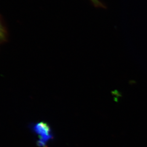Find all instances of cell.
Returning a JSON list of instances; mask_svg holds the SVG:
<instances>
[{"label": "cell", "instance_id": "cell-1", "mask_svg": "<svg viewBox=\"0 0 147 147\" xmlns=\"http://www.w3.org/2000/svg\"><path fill=\"white\" fill-rule=\"evenodd\" d=\"M33 131L38 136L37 145L40 147H47L49 141L53 137L50 126L45 122H38L33 126Z\"/></svg>", "mask_w": 147, "mask_h": 147}, {"label": "cell", "instance_id": "cell-2", "mask_svg": "<svg viewBox=\"0 0 147 147\" xmlns=\"http://www.w3.org/2000/svg\"><path fill=\"white\" fill-rule=\"evenodd\" d=\"M8 38L7 30L0 16V42H5Z\"/></svg>", "mask_w": 147, "mask_h": 147}, {"label": "cell", "instance_id": "cell-3", "mask_svg": "<svg viewBox=\"0 0 147 147\" xmlns=\"http://www.w3.org/2000/svg\"><path fill=\"white\" fill-rule=\"evenodd\" d=\"M90 1L95 7L101 8H105V6L104 3H102L101 1H100L99 0H90Z\"/></svg>", "mask_w": 147, "mask_h": 147}]
</instances>
